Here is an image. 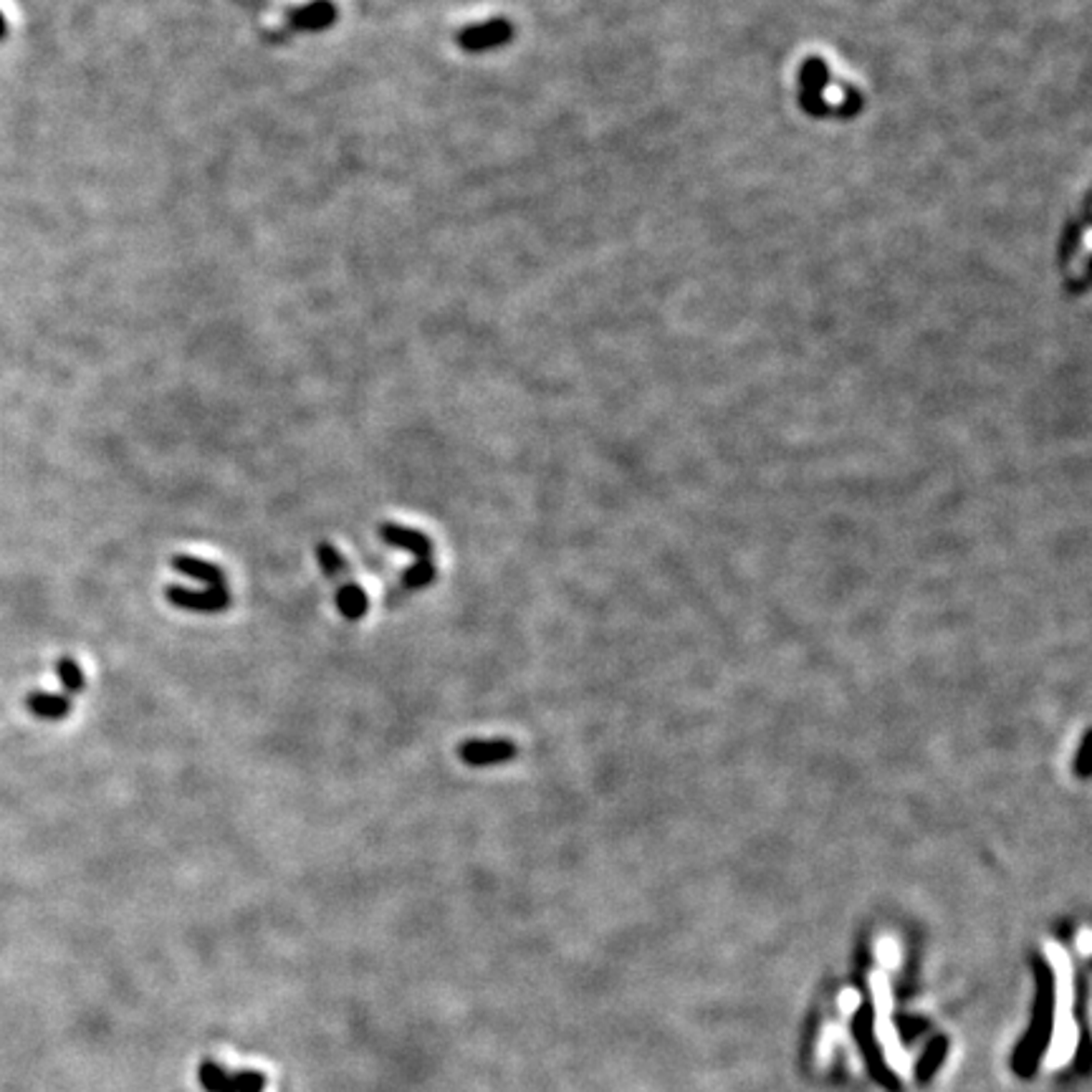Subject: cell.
Listing matches in <instances>:
<instances>
[{"instance_id":"obj_8","label":"cell","mask_w":1092,"mask_h":1092,"mask_svg":"<svg viewBox=\"0 0 1092 1092\" xmlns=\"http://www.w3.org/2000/svg\"><path fill=\"white\" fill-rule=\"evenodd\" d=\"M336 610H339V614H342L344 620H349V623H357V620H362L364 614H367V610H370V597H367V592L357 585V582H347V585H339L336 587Z\"/></svg>"},{"instance_id":"obj_10","label":"cell","mask_w":1092,"mask_h":1092,"mask_svg":"<svg viewBox=\"0 0 1092 1092\" xmlns=\"http://www.w3.org/2000/svg\"><path fill=\"white\" fill-rule=\"evenodd\" d=\"M316 561H319V567H322V572H324L326 577H344L347 572H349V567H347V559H344L342 554L336 551V546H332L329 542H319L316 544Z\"/></svg>"},{"instance_id":"obj_9","label":"cell","mask_w":1092,"mask_h":1092,"mask_svg":"<svg viewBox=\"0 0 1092 1092\" xmlns=\"http://www.w3.org/2000/svg\"><path fill=\"white\" fill-rule=\"evenodd\" d=\"M26 705L31 714L36 716V718H44V721H61V718H66L69 711H72L69 695L41 693V691L28 695Z\"/></svg>"},{"instance_id":"obj_6","label":"cell","mask_w":1092,"mask_h":1092,"mask_svg":"<svg viewBox=\"0 0 1092 1092\" xmlns=\"http://www.w3.org/2000/svg\"><path fill=\"white\" fill-rule=\"evenodd\" d=\"M379 539L389 544V546H395V549L415 554L417 559H433V542L423 532H415V529H407V526L400 524H382L379 526Z\"/></svg>"},{"instance_id":"obj_3","label":"cell","mask_w":1092,"mask_h":1092,"mask_svg":"<svg viewBox=\"0 0 1092 1092\" xmlns=\"http://www.w3.org/2000/svg\"><path fill=\"white\" fill-rule=\"evenodd\" d=\"M508 38H511V23L504 19H493L488 20V23H479V26L458 31L455 44L466 54H483V51H491V48L506 44Z\"/></svg>"},{"instance_id":"obj_7","label":"cell","mask_w":1092,"mask_h":1092,"mask_svg":"<svg viewBox=\"0 0 1092 1092\" xmlns=\"http://www.w3.org/2000/svg\"><path fill=\"white\" fill-rule=\"evenodd\" d=\"M172 569L180 572V574H188V577L198 579V582L208 585V587H226V572L217 567V564H213V561H203L198 559V557L180 554V557H172Z\"/></svg>"},{"instance_id":"obj_2","label":"cell","mask_w":1092,"mask_h":1092,"mask_svg":"<svg viewBox=\"0 0 1092 1092\" xmlns=\"http://www.w3.org/2000/svg\"><path fill=\"white\" fill-rule=\"evenodd\" d=\"M167 599H170V605L200 614H217L230 607V592H228V587L190 589L180 587V585H172V587H167Z\"/></svg>"},{"instance_id":"obj_1","label":"cell","mask_w":1092,"mask_h":1092,"mask_svg":"<svg viewBox=\"0 0 1092 1092\" xmlns=\"http://www.w3.org/2000/svg\"><path fill=\"white\" fill-rule=\"evenodd\" d=\"M198 1083L205 1092H263L269 1077L258 1070H230L216 1059H203Z\"/></svg>"},{"instance_id":"obj_5","label":"cell","mask_w":1092,"mask_h":1092,"mask_svg":"<svg viewBox=\"0 0 1092 1092\" xmlns=\"http://www.w3.org/2000/svg\"><path fill=\"white\" fill-rule=\"evenodd\" d=\"M335 20L336 6L332 0H314L309 6H298L286 13L289 33H322V31H329L335 26Z\"/></svg>"},{"instance_id":"obj_11","label":"cell","mask_w":1092,"mask_h":1092,"mask_svg":"<svg viewBox=\"0 0 1092 1092\" xmlns=\"http://www.w3.org/2000/svg\"><path fill=\"white\" fill-rule=\"evenodd\" d=\"M433 579H435L433 559H417L413 567H407L405 572H402L400 582H402V587L405 589H423V587H428Z\"/></svg>"},{"instance_id":"obj_12","label":"cell","mask_w":1092,"mask_h":1092,"mask_svg":"<svg viewBox=\"0 0 1092 1092\" xmlns=\"http://www.w3.org/2000/svg\"><path fill=\"white\" fill-rule=\"evenodd\" d=\"M56 676H59V680H61V686L69 691V693H82L84 691V673L82 668H79V663L72 658H61L59 663H56Z\"/></svg>"},{"instance_id":"obj_4","label":"cell","mask_w":1092,"mask_h":1092,"mask_svg":"<svg viewBox=\"0 0 1092 1092\" xmlns=\"http://www.w3.org/2000/svg\"><path fill=\"white\" fill-rule=\"evenodd\" d=\"M516 757V743L506 739H470L458 746V758L468 767H493Z\"/></svg>"}]
</instances>
